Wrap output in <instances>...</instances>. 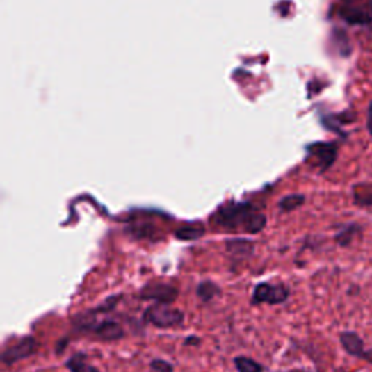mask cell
Wrapping results in <instances>:
<instances>
[{
  "label": "cell",
  "mask_w": 372,
  "mask_h": 372,
  "mask_svg": "<svg viewBox=\"0 0 372 372\" xmlns=\"http://www.w3.org/2000/svg\"><path fill=\"white\" fill-rule=\"evenodd\" d=\"M339 339H341V343H342L343 349L349 355H352V357L359 358V359L365 358L366 350L364 348V341L357 333H355V332H343V333H341V336H339Z\"/></svg>",
  "instance_id": "10"
},
{
  "label": "cell",
  "mask_w": 372,
  "mask_h": 372,
  "mask_svg": "<svg viewBox=\"0 0 372 372\" xmlns=\"http://www.w3.org/2000/svg\"><path fill=\"white\" fill-rule=\"evenodd\" d=\"M366 128H368L369 134L372 136V102H371L369 106H368V121H366Z\"/></svg>",
  "instance_id": "19"
},
{
  "label": "cell",
  "mask_w": 372,
  "mask_h": 372,
  "mask_svg": "<svg viewBox=\"0 0 372 372\" xmlns=\"http://www.w3.org/2000/svg\"><path fill=\"white\" fill-rule=\"evenodd\" d=\"M289 297V288L284 284H268L261 282L254 286L252 301L253 304H281Z\"/></svg>",
  "instance_id": "4"
},
{
  "label": "cell",
  "mask_w": 372,
  "mask_h": 372,
  "mask_svg": "<svg viewBox=\"0 0 372 372\" xmlns=\"http://www.w3.org/2000/svg\"><path fill=\"white\" fill-rule=\"evenodd\" d=\"M234 365L238 372H264L265 371L262 364H259L254 359H250L246 357L234 358Z\"/></svg>",
  "instance_id": "17"
},
{
  "label": "cell",
  "mask_w": 372,
  "mask_h": 372,
  "mask_svg": "<svg viewBox=\"0 0 372 372\" xmlns=\"http://www.w3.org/2000/svg\"><path fill=\"white\" fill-rule=\"evenodd\" d=\"M144 320L157 329H170L182 325L185 313L179 309H173L170 304L157 302L145 310Z\"/></svg>",
  "instance_id": "2"
},
{
  "label": "cell",
  "mask_w": 372,
  "mask_h": 372,
  "mask_svg": "<svg viewBox=\"0 0 372 372\" xmlns=\"http://www.w3.org/2000/svg\"><path fill=\"white\" fill-rule=\"evenodd\" d=\"M70 372H101L98 368L90 365L83 353H76L66 362Z\"/></svg>",
  "instance_id": "13"
},
{
  "label": "cell",
  "mask_w": 372,
  "mask_h": 372,
  "mask_svg": "<svg viewBox=\"0 0 372 372\" xmlns=\"http://www.w3.org/2000/svg\"><path fill=\"white\" fill-rule=\"evenodd\" d=\"M358 232H359V225H357V224L346 225V227H343L342 230H339V233L334 236L336 243L342 248L349 246Z\"/></svg>",
  "instance_id": "15"
},
{
  "label": "cell",
  "mask_w": 372,
  "mask_h": 372,
  "mask_svg": "<svg viewBox=\"0 0 372 372\" xmlns=\"http://www.w3.org/2000/svg\"><path fill=\"white\" fill-rule=\"evenodd\" d=\"M341 15L350 25H369L372 22V0H342Z\"/></svg>",
  "instance_id": "3"
},
{
  "label": "cell",
  "mask_w": 372,
  "mask_h": 372,
  "mask_svg": "<svg viewBox=\"0 0 372 372\" xmlns=\"http://www.w3.org/2000/svg\"><path fill=\"white\" fill-rule=\"evenodd\" d=\"M152 369L156 372H173V365L163 359H154L150 364Z\"/></svg>",
  "instance_id": "18"
},
{
  "label": "cell",
  "mask_w": 372,
  "mask_h": 372,
  "mask_svg": "<svg viewBox=\"0 0 372 372\" xmlns=\"http://www.w3.org/2000/svg\"><path fill=\"white\" fill-rule=\"evenodd\" d=\"M205 234V227L201 224H189V225H182V227L177 229L175 232L176 238H179L182 241H191V240H198Z\"/></svg>",
  "instance_id": "12"
},
{
  "label": "cell",
  "mask_w": 372,
  "mask_h": 372,
  "mask_svg": "<svg viewBox=\"0 0 372 372\" xmlns=\"http://www.w3.org/2000/svg\"><path fill=\"white\" fill-rule=\"evenodd\" d=\"M177 296H179V291L169 284H147L140 291L143 300H154L161 304L175 302Z\"/></svg>",
  "instance_id": "6"
},
{
  "label": "cell",
  "mask_w": 372,
  "mask_h": 372,
  "mask_svg": "<svg viewBox=\"0 0 372 372\" xmlns=\"http://www.w3.org/2000/svg\"><path fill=\"white\" fill-rule=\"evenodd\" d=\"M305 202V197L301 195V193H293V195H286L284 197L280 202L278 207L282 213H291L294 209L302 207Z\"/></svg>",
  "instance_id": "16"
},
{
  "label": "cell",
  "mask_w": 372,
  "mask_h": 372,
  "mask_svg": "<svg viewBox=\"0 0 372 372\" xmlns=\"http://www.w3.org/2000/svg\"><path fill=\"white\" fill-rule=\"evenodd\" d=\"M37 350H38V342L35 341V337L25 336L19 342L8 346L2 352V362L6 366H10L25 358H29L31 355H34Z\"/></svg>",
  "instance_id": "5"
},
{
  "label": "cell",
  "mask_w": 372,
  "mask_h": 372,
  "mask_svg": "<svg viewBox=\"0 0 372 372\" xmlns=\"http://www.w3.org/2000/svg\"><path fill=\"white\" fill-rule=\"evenodd\" d=\"M214 221L229 230L243 229L248 233L262 232L266 225V217L252 202L224 205L214 214Z\"/></svg>",
  "instance_id": "1"
},
{
  "label": "cell",
  "mask_w": 372,
  "mask_h": 372,
  "mask_svg": "<svg viewBox=\"0 0 372 372\" xmlns=\"http://www.w3.org/2000/svg\"><path fill=\"white\" fill-rule=\"evenodd\" d=\"M353 201L358 207L372 209V184H358L353 189Z\"/></svg>",
  "instance_id": "11"
},
{
  "label": "cell",
  "mask_w": 372,
  "mask_h": 372,
  "mask_svg": "<svg viewBox=\"0 0 372 372\" xmlns=\"http://www.w3.org/2000/svg\"><path fill=\"white\" fill-rule=\"evenodd\" d=\"M220 293H221V288L211 281H202L198 284V288H197V294L200 300L204 302L214 300Z\"/></svg>",
  "instance_id": "14"
},
{
  "label": "cell",
  "mask_w": 372,
  "mask_h": 372,
  "mask_svg": "<svg viewBox=\"0 0 372 372\" xmlns=\"http://www.w3.org/2000/svg\"><path fill=\"white\" fill-rule=\"evenodd\" d=\"M310 157H314V166L320 169V172H326L337 157V145L330 143L313 144L309 147Z\"/></svg>",
  "instance_id": "7"
},
{
  "label": "cell",
  "mask_w": 372,
  "mask_h": 372,
  "mask_svg": "<svg viewBox=\"0 0 372 372\" xmlns=\"http://www.w3.org/2000/svg\"><path fill=\"white\" fill-rule=\"evenodd\" d=\"M198 343H200L198 337H189L185 341V345H198Z\"/></svg>",
  "instance_id": "20"
},
{
  "label": "cell",
  "mask_w": 372,
  "mask_h": 372,
  "mask_svg": "<svg viewBox=\"0 0 372 372\" xmlns=\"http://www.w3.org/2000/svg\"><path fill=\"white\" fill-rule=\"evenodd\" d=\"M92 333H95L99 339L105 342H114V341H120V339L124 337V329L120 325L118 321L115 320H102L99 321L98 325L95 326V329L92 330Z\"/></svg>",
  "instance_id": "8"
},
{
  "label": "cell",
  "mask_w": 372,
  "mask_h": 372,
  "mask_svg": "<svg viewBox=\"0 0 372 372\" xmlns=\"http://www.w3.org/2000/svg\"><path fill=\"white\" fill-rule=\"evenodd\" d=\"M225 248H227V253L233 261H243V259H248L253 254L254 243L246 238H230L225 243Z\"/></svg>",
  "instance_id": "9"
}]
</instances>
